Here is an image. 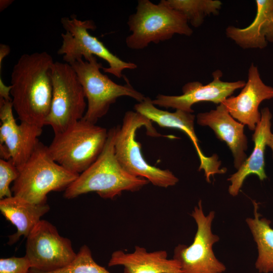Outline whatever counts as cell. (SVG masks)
Here are the masks:
<instances>
[{
    "label": "cell",
    "instance_id": "28",
    "mask_svg": "<svg viewBox=\"0 0 273 273\" xmlns=\"http://www.w3.org/2000/svg\"><path fill=\"white\" fill-rule=\"evenodd\" d=\"M13 1L11 0H1L0 1V11L4 10L7 8Z\"/></svg>",
    "mask_w": 273,
    "mask_h": 273
},
{
    "label": "cell",
    "instance_id": "4",
    "mask_svg": "<svg viewBox=\"0 0 273 273\" xmlns=\"http://www.w3.org/2000/svg\"><path fill=\"white\" fill-rule=\"evenodd\" d=\"M144 126L148 135L159 136L151 121L141 114L127 111L121 126H117L115 139L116 157L123 168L130 174L147 179L153 185L168 188L175 185L178 178L170 170L149 164L141 151V144L136 140V130Z\"/></svg>",
    "mask_w": 273,
    "mask_h": 273
},
{
    "label": "cell",
    "instance_id": "9",
    "mask_svg": "<svg viewBox=\"0 0 273 273\" xmlns=\"http://www.w3.org/2000/svg\"><path fill=\"white\" fill-rule=\"evenodd\" d=\"M51 74L53 96L44 125L51 126L57 134L83 118L87 103L77 74L70 64L54 62Z\"/></svg>",
    "mask_w": 273,
    "mask_h": 273
},
{
    "label": "cell",
    "instance_id": "21",
    "mask_svg": "<svg viewBox=\"0 0 273 273\" xmlns=\"http://www.w3.org/2000/svg\"><path fill=\"white\" fill-rule=\"evenodd\" d=\"M252 203L253 217L247 218L246 222L257 247L255 266L259 272L269 273L273 271V229L269 220L261 217L259 204L254 200Z\"/></svg>",
    "mask_w": 273,
    "mask_h": 273
},
{
    "label": "cell",
    "instance_id": "15",
    "mask_svg": "<svg viewBox=\"0 0 273 273\" xmlns=\"http://www.w3.org/2000/svg\"><path fill=\"white\" fill-rule=\"evenodd\" d=\"M271 99L273 87L263 82L257 67L252 63L248 69L247 81L240 93L226 98L221 103L234 119L254 130L261 119L260 103Z\"/></svg>",
    "mask_w": 273,
    "mask_h": 273
},
{
    "label": "cell",
    "instance_id": "13",
    "mask_svg": "<svg viewBox=\"0 0 273 273\" xmlns=\"http://www.w3.org/2000/svg\"><path fill=\"white\" fill-rule=\"evenodd\" d=\"M222 76V71L216 70L212 73V81L208 84L203 85L199 81L189 82L183 86L182 95H158L152 100V102L155 106L192 113L194 112L192 106L199 102H211L219 105L232 96L236 90L243 88L246 83L243 80L223 81L220 79Z\"/></svg>",
    "mask_w": 273,
    "mask_h": 273
},
{
    "label": "cell",
    "instance_id": "3",
    "mask_svg": "<svg viewBox=\"0 0 273 273\" xmlns=\"http://www.w3.org/2000/svg\"><path fill=\"white\" fill-rule=\"evenodd\" d=\"M79 175L55 162L48 146L38 141L29 159L19 170L11 191L14 196L30 202L44 204L50 192L65 191Z\"/></svg>",
    "mask_w": 273,
    "mask_h": 273
},
{
    "label": "cell",
    "instance_id": "1",
    "mask_svg": "<svg viewBox=\"0 0 273 273\" xmlns=\"http://www.w3.org/2000/svg\"><path fill=\"white\" fill-rule=\"evenodd\" d=\"M54 61L46 52L24 54L14 65L11 76L13 109L21 122L44 125L51 106Z\"/></svg>",
    "mask_w": 273,
    "mask_h": 273
},
{
    "label": "cell",
    "instance_id": "19",
    "mask_svg": "<svg viewBox=\"0 0 273 273\" xmlns=\"http://www.w3.org/2000/svg\"><path fill=\"white\" fill-rule=\"evenodd\" d=\"M256 14L252 23L245 28L229 26L226 36L243 49L265 48L273 43V0H256Z\"/></svg>",
    "mask_w": 273,
    "mask_h": 273
},
{
    "label": "cell",
    "instance_id": "25",
    "mask_svg": "<svg viewBox=\"0 0 273 273\" xmlns=\"http://www.w3.org/2000/svg\"><path fill=\"white\" fill-rule=\"evenodd\" d=\"M31 268V264L25 256L0 259V273H29Z\"/></svg>",
    "mask_w": 273,
    "mask_h": 273
},
{
    "label": "cell",
    "instance_id": "27",
    "mask_svg": "<svg viewBox=\"0 0 273 273\" xmlns=\"http://www.w3.org/2000/svg\"><path fill=\"white\" fill-rule=\"evenodd\" d=\"M10 48L9 46L1 43L0 44V72L2 71V64L4 59L9 54Z\"/></svg>",
    "mask_w": 273,
    "mask_h": 273
},
{
    "label": "cell",
    "instance_id": "11",
    "mask_svg": "<svg viewBox=\"0 0 273 273\" xmlns=\"http://www.w3.org/2000/svg\"><path fill=\"white\" fill-rule=\"evenodd\" d=\"M26 238L25 256L31 269L54 271L69 265L76 256L71 240L61 236L47 220L41 219Z\"/></svg>",
    "mask_w": 273,
    "mask_h": 273
},
{
    "label": "cell",
    "instance_id": "8",
    "mask_svg": "<svg viewBox=\"0 0 273 273\" xmlns=\"http://www.w3.org/2000/svg\"><path fill=\"white\" fill-rule=\"evenodd\" d=\"M61 23L65 32L61 33L62 44L57 53L63 56L64 62L70 65L79 59L88 60L97 56L105 60L109 64L103 67L104 72L111 74L120 78L124 69H133L137 65L123 61L112 53L96 37L92 36L89 30L96 28L90 20H81L75 16L61 18Z\"/></svg>",
    "mask_w": 273,
    "mask_h": 273
},
{
    "label": "cell",
    "instance_id": "2",
    "mask_svg": "<svg viewBox=\"0 0 273 273\" xmlns=\"http://www.w3.org/2000/svg\"><path fill=\"white\" fill-rule=\"evenodd\" d=\"M116 130L117 127L108 130L102 153L64 191L65 198L71 199L82 194L96 192L102 198L112 199L124 191H137L149 183L144 178L130 174L119 163L115 152Z\"/></svg>",
    "mask_w": 273,
    "mask_h": 273
},
{
    "label": "cell",
    "instance_id": "23",
    "mask_svg": "<svg viewBox=\"0 0 273 273\" xmlns=\"http://www.w3.org/2000/svg\"><path fill=\"white\" fill-rule=\"evenodd\" d=\"M29 273H110L94 259L89 248L84 245L79 249L75 258L69 265L57 270L43 272L30 269Z\"/></svg>",
    "mask_w": 273,
    "mask_h": 273
},
{
    "label": "cell",
    "instance_id": "29",
    "mask_svg": "<svg viewBox=\"0 0 273 273\" xmlns=\"http://www.w3.org/2000/svg\"><path fill=\"white\" fill-rule=\"evenodd\" d=\"M267 146L271 149L273 157V133L272 132L269 134L267 139Z\"/></svg>",
    "mask_w": 273,
    "mask_h": 273
},
{
    "label": "cell",
    "instance_id": "10",
    "mask_svg": "<svg viewBox=\"0 0 273 273\" xmlns=\"http://www.w3.org/2000/svg\"><path fill=\"white\" fill-rule=\"evenodd\" d=\"M215 212L205 215L201 200L191 215L197 224L193 243L189 246L179 244L173 252V258L179 264L182 273H223L225 266L216 257L213 246L219 237L212 233L211 227Z\"/></svg>",
    "mask_w": 273,
    "mask_h": 273
},
{
    "label": "cell",
    "instance_id": "12",
    "mask_svg": "<svg viewBox=\"0 0 273 273\" xmlns=\"http://www.w3.org/2000/svg\"><path fill=\"white\" fill-rule=\"evenodd\" d=\"M134 109L161 127L178 129L184 132L195 147L200 162L199 170H204L207 182L210 183V177L215 174L225 172V168H220L221 161L216 154L207 157L201 151L194 128L195 115L181 110L170 112L159 109L149 97H146L143 101L136 104Z\"/></svg>",
    "mask_w": 273,
    "mask_h": 273
},
{
    "label": "cell",
    "instance_id": "24",
    "mask_svg": "<svg viewBox=\"0 0 273 273\" xmlns=\"http://www.w3.org/2000/svg\"><path fill=\"white\" fill-rule=\"evenodd\" d=\"M19 170L11 160L0 159V199L12 196L10 184L16 180Z\"/></svg>",
    "mask_w": 273,
    "mask_h": 273
},
{
    "label": "cell",
    "instance_id": "14",
    "mask_svg": "<svg viewBox=\"0 0 273 273\" xmlns=\"http://www.w3.org/2000/svg\"><path fill=\"white\" fill-rule=\"evenodd\" d=\"M13 111L12 101L0 98V144L7 147L19 170L32 154L42 128L24 122L17 124Z\"/></svg>",
    "mask_w": 273,
    "mask_h": 273
},
{
    "label": "cell",
    "instance_id": "5",
    "mask_svg": "<svg viewBox=\"0 0 273 273\" xmlns=\"http://www.w3.org/2000/svg\"><path fill=\"white\" fill-rule=\"evenodd\" d=\"M136 9L127 21L131 32L125 40L128 48L143 49L152 42L170 39L175 34L189 36L193 32L185 16L162 1L155 4L140 0Z\"/></svg>",
    "mask_w": 273,
    "mask_h": 273
},
{
    "label": "cell",
    "instance_id": "16",
    "mask_svg": "<svg viewBox=\"0 0 273 273\" xmlns=\"http://www.w3.org/2000/svg\"><path fill=\"white\" fill-rule=\"evenodd\" d=\"M197 122L200 125L209 126L219 140L226 143L233 154L234 166L238 170L247 158L245 151L248 140L244 133L245 125L236 121L222 103L214 110L199 113Z\"/></svg>",
    "mask_w": 273,
    "mask_h": 273
},
{
    "label": "cell",
    "instance_id": "22",
    "mask_svg": "<svg viewBox=\"0 0 273 273\" xmlns=\"http://www.w3.org/2000/svg\"><path fill=\"white\" fill-rule=\"evenodd\" d=\"M170 8L184 15L194 27L200 26L205 18L218 15L222 6L218 0H161Z\"/></svg>",
    "mask_w": 273,
    "mask_h": 273
},
{
    "label": "cell",
    "instance_id": "6",
    "mask_svg": "<svg viewBox=\"0 0 273 273\" xmlns=\"http://www.w3.org/2000/svg\"><path fill=\"white\" fill-rule=\"evenodd\" d=\"M105 128L81 119L54 134L49 152L54 160L68 171L80 174L102 153L108 138Z\"/></svg>",
    "mask_w": 273,
    "mask_h": 273
},
{
    "label": "cell",
    "instance_id": "26",
    "mask_svg": "<svg viewBox=\"0 0 273 273\" xmlns=\"http://www.w3.org/2000/svg\"><path fill=\"white\" fill-rule=\"evenodd\" d=\"M11 86L6 85L1 76H0V98L6 101H12V99L10 97Z\"/></svg>",
    "mask_w": 273,
    "mask_h": 273
},
{
    "label": "cell",
    "instance_id": "20",
    "mask_svg": "<svg viewBox=\"0 0 273 273\" xmlns=\"http://www.w3.org/2000/svg\"><path fill=\"white\" fill-rule=\"evenodd\" d=\"M50 209L47 203L37 204L16 196L0 200V210L5 218L17 228L9 236L8 244L16 243L21 236L26 237Z\"/></svg>",
    "mask_w": 273,
    "mask_h": 273
},
{
    "label": "cell",
    "instance_id": "7",
    "mask_svg": "<svg viewBox=\"0 0 273 273\" xmlns=\"http://www.w3.org/2000/svg\"><path fill=\"white\" fill-rule=\"evenodd\" d=\"M70 65L77 74L87 101L86 110L82 119L85 121L96 124L119 97H129L138 102L146 98L129 83L118 84L103 74L101 69L103 67L96 56L87 61L78 60Z\"/></svg>",
    "mask_w": 273,
    "mask_h": 273
},
{
    "label": "cell",
    "instance_id": "18",
    "mask_svg": "<svg viewBox=\"0 0 273 273\" xmlns=\"http://www.w3.org/2000/svg\"><path fill=\"white\" fill-rule=\"evenodd\" d=\"M108 265L122 266L124 273H182L178 262L173 258L168 259L165 250L148 252L139 246L131 253L114 251Z\"/></svg>",
    "mask_w": 273,
    "mask_h": 273
},
{
    "label": "cell",
    "instance_id": "17",
    "mask_svg": "<svg viewBox=\"0 0 273 273\" xmlns=\"http://www.w3.org/2000/svg\"><path fill=\"white\" fill-rule=\"evenodd\" d=\"M260 113V120L252 134V141L254 144L253 151L237 171L227 179L231 183L229 193L233 197L238 195L245 179L249 175L255 174L261 181L267 178L264 170V152L267 139L271 132L272 114L267 107L262 109Z\"/></svg>",
    "mask_w": 273,
    "mask_h": 273
}]
</instances>
